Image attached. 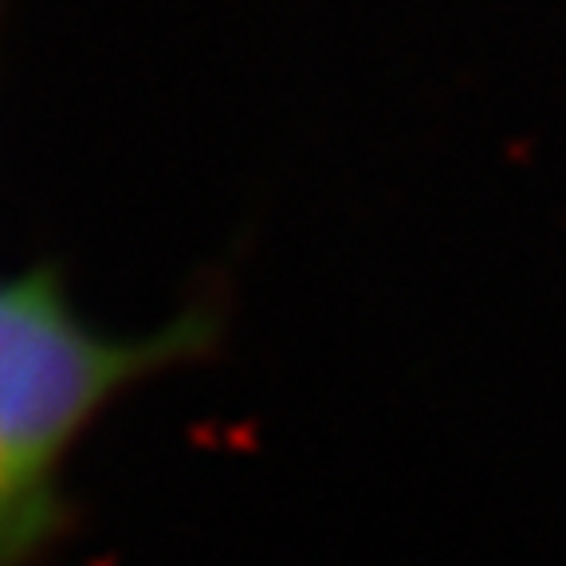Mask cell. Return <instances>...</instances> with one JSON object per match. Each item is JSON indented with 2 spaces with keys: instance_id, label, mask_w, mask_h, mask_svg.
Masks as SVG:
<instances>
[{
  "instance_id": "1",
  "label": "cell",
  "mask_w": 566,
  "mask_h": 566,
  "mask_svg": "<svg viewBox=\"0 0 566 566\" xmlns=\"http://www.w3.org/2000/svg\"><path fill=\"white\" fill-rule=\"evenodd\" d=\"M221 318L193 307L146 335H106L48 268L0 275V566H35L67 523L63 469L118 394L212 350Z\"/></svg>"
}]
</instances>
